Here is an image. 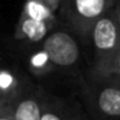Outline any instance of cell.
<instances>
[{
    "label": "cell",
    "instance_id": "6da1fadb",
    "mask_svg": "<svg viewBox=\"0 0 120 120\" xmlns=\"http://www.w3.org/2000/svg\"><path fill=\"white\" fill-rule=\"evenodd\" d=\"M93 48L92 78L97 81L120 50V29L112 12L96 22L88 35Z\"/></svg>",
    "mask_w": 120,
    "mask_h": 120
},
{
    "label": "cell",
    "instance_id": "7a4b0ae2",
    "mask_svg": "<svg viewBox=\"0 0 120 120\" xmlns=\"http://www.w3.org/2000/svg\"><path fill=\"white\" fill-rule=\"evenodd\" d=\"M116 0H63L60 12L71 31L88 39L93 25L114 9Z\"/></svg>",
    "mask_w": 120,
    "mask_h": 120
},
{
    "label": "cell",
    "instance_id": "3957f363",
    "mask_svg": "<svg viewBox=\"0 0 120 120\" xmlns=\"http://www.w3.org/2000/svg\"><path fill=\"white\" fill-rule=\"evenodd\" d=\"M41 50L54 68H72L80 61V45L72 32L52 30L43 39Z\"/></svg>",
    "mask_w": 120,
    "mask_h": 120
},
{
    "label": "cell",
    "instance_id": "277c9868",
    "mask_svg": "<svg viewBox=\"0 0 120 120\" xmlns=\"http://www.w3.org/2000/svg\"><path fill=\"white\" fill-rule=\"evenodd\" d=\"M85 94L88 110L94 117H120V85L112 81H94Z\"/></svg>",
    "mask_w": 120,
    "mask_h": 120
},
{
    "label": "cell",
    "instance_id": "5b68a950",
    "mask_svg": "<svg viewBox=\"0 0 120 120\" xmlns=\"http://www.w3.org/2000/svg\"><path fill=\"white\" fill-rule=\"evenodd\" d=\"M45 96L47 93L39 88L16 89L9 105L0 110L7 112L13 120H40Z\"/></svg>",
    "mask_w": 120,
    "mask_h": 120
},
{
    "label": "cell",
    "instance_id": "8992f818",
    "mask_svg": "<svg viewBox=\"0 0 120 120\" xmlns=\"http://www.w3.org/2000/svg\"><path fill=\"white\" fill-rule=\"evenodd\" d=\"M40 120H85V116L78 103L47 93Z\"/></svg>",
    "mask_w": 120,
    "mask_h": 120
},
{
    "label": "cell",
    "instance_id": "52a82bcc",
    "mask_svg": "<svg viewBox=\"0 0 120 120\" xmlns=\"http://www.w3.org/2000/svg\"><path fill=\"white\" fill-rule=\"evenodd\" d=\"M119 79H120V50L115 56V58L110 63V66L106 68L103 75L97 81H112V83H116Z\"/></svg>",
    "mask_w": 120,
    "mask_h": 120
},
{
    "label": "cell",
    "instance_id": "ba28073f",
    "mask_svg": "<svg viewBox=\"0 0 120 120\" xmlns=\"http://www.w3.org/2000/svg\"><path fill=\"white\" fill-rule=\"evenodd\" d=\"M41 1L48 7V8L52 9V11L56 13V12L60 9V7H61V4H62L63 0H41Z\"/></svg>",
    "mask_w": 120,
    "mask_h": 120
},
{
    "label": "cell",
    "instance_id": "9c48e42d",
    "mask_svg": "<svg viewBox=\"0 0 120 120\" xmlns=\"http://www.w3.org/2000/svg\"><path fill=\"white\" fill-rule=\"evenodd\" d=\"M111 12H112V16H114L117 26H119V29H120V0H116V4H115L114 9H112Z\"/></svg>",
    "mask_w": 120,
    "mask_h": 120
},
{
    "label": "cell",
    "instance_id": "30bf717a",
    "mask_svg": "<svg viewBox=\"0 0 120 120\" xmlns=\"http://www.w3.org/2000/svg\"><path fill=\"white\" fill-rule=\"evenodd\" d=\"M0 120H13V119H12L7 112H4V111L0 110Z\"/></svg>",
    "mask_w": 120,
    "mask_h": 120
},
{
    "label": "cell",
    "instance_id": "8fae6325",
    "mask_svg": "<svg viewBox=\"0 0 120 120\" xmlns=\"http://www.w3.org/2000/svg\"><path fill=\"white\" fill-rule=\"evenodd\" d=\"M116 84H119V85H120V79H119V80L116 81Z\"/></svg>",
    "mask_w": 120,
    "mask_h": 120
}]
</instances>
